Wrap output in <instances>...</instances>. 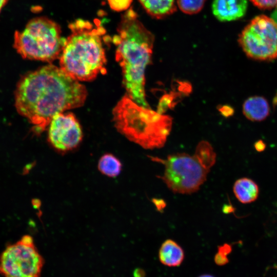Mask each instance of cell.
<instances>
[{
	"mask_svg": "<svg viewBox=\"0 0 277 277\" xmlns=\"http://www.w3.org/2000/svg\"><path fill=\"white\" fill-rule=\"evenodd\" d=\"M85 87L53 65L25 74L15 91L18 113L33 125L39 134L56 115L82 106L86 99Z\"/></svg>",
	"mask_w": 277,
	"mask_h": 277,
	"instance_id": "obj_1",
	"label": "cell"
},
{
	"mask_svg": "<svg viewBox=\"0 0 277 277\" xmlns=\"http://www.w3.org/2000/svg\"><path fill=\"white\" fill-rule=\"evenodd\" d=\"M81 19L70 24L71 33L60 56V68L77 81H90L102 71L106 63L101 36L105 29Z\"/></svg>",
	"mask_w": 277,
	"mask_h": 277,
	"instance_id": "obj_2",
	"label": "cell"
},
{
	"mask_svg": "<svg viewBox=\"0 0 277 277\" xmlns=\"http://www.w3.org/2000/svg\"><path fill=\"white\" fill-rule=\"evenodd\" d=\"M113 114L118 131L146 149L163 147L172 125L170 116L140 106L127 95L117 104Z\"/></svg>",
	"mask_w": 277,
	"mask_h": 277,
	"instance_id": "obj_3",
	"label": "cell"
},
{
	"mask_svg": "<svg viewBox=\"0 0 277 277\" xmlns=\"http://www.w3.org/2000/svg\"><path fill=\"white\" fill-rule=\"evenodd\" d=\"M152 161L164 166L161 179L172 192L190 194L197 191L207 180L208 174L216 162V153L211 145L200 142L195 153L170 154L166 159L148 155Z\"/></svg>",
	"mask_w": 277,
	"mask_h": 277,
	"instance_id": "obj_4",
	"label": "cell"
},
{
	"mask_svg": "<svg viewBox=\"0 0 277 277\" xmlns=\"http://www.w3.org/2000/svg\"><path fill=\"white\" fill-rule=\"evenodd\" d=\"M66 41L58 24L38 17L30 20L23 31L15 32L14 47L24 58L50 62L60 57Z\"/></svg>",
	"mask_w": 277,
	"mask_h": 277,
	"instance_id": "obj_5",
	"label": "cell"
},
{
	"mask_svg": "<svg viewBox=\"0 0 277 277\" xmlns=\"http://www.w3.org/2000/svg\"><path fill=\"white\" fill-rule=\"evenodd\" d=\"M238 43L252 60L271 61L277 58V22L266 15L253 18L240 34Z\"/></svg>",
	"mask_w": 277,
	"mask_h": 277,
	"instance_id": "obj_6",
	"label": "cell"
},
{
	"mask_svg": "<svg viewBox=\"0 0 277 277\" xmlns=\"http://www.w3.org/2000/svg\"><path fill=\"white\" fill-rule=\"evenodd\" d=\"M44 264L32 238L25 235L2 252L0 272L5 277H39Z\"/></svg>",
	"mask_w": 277,
	"mask_h": 277,
	"instance_id": "obj_7",
	"label": "cell"
},
{
	"mask_svg": "<svg viewBox=\"0 0 277 277\" xmlns=\"http://www.w3.org/2000/svg\"><path fill=\"white\" fill-rule=\"evenodd\" d=\"M48 141L60 152H65L76 148L82 141L80 125L71 113H61L49 125Z\"/></svg>",
	"mask_w": 277,
	"mask_h": 277,
	"instance_id": "obj_8",
	"label": "cell"
},
{
	"mask_svg": "<svg viewBox=\"0 0 277 277\" xmlns=\"http://www.w3.org/2000/svg\"><path fill=\"white\" fill-rule=\"evenodd\" d=\"M247 0H213V15L220 21L229 22L243 17L247 10Z\"/></svg>",
	"mask_w": 277,
	"mask_h": 277,
	"instance_id": "obj_9",
	"label": "cell"
},
{
	"mask_svg": "<svg viewBox=\"0 0 277 277\" xmlns=\"http://www.w3.org/2000/svg\"><path fill=\"white\" fill-rule=\"evenodd\" d=\"M270 106L268 101L262 96H251L243 103L242 111L244 115L252 122H261L269 115Z\"/></svg>",
	"mask_w": 277,
	"mask_h": 277,
	"instance_id": "obj_10",
	"label": "cell"
},
{
	"mask_svg": "<svg viewBox=\"0 0 277 277\" xmlns=\"http://www.w3.org/2000/svg\"><path fill=\"white\" fill-rule=\"evenodd\" d=\"M185 253L183 249L171 239L165 240L159 251L160 262L168 267L179 266L183 262Z\"/></svg>",
	"mask_w": 277,
	"mask_h": 277,
	"instance_id": "obj_11",
	"label": "cell"
},
{
	"mask_svg": "<svg viewBox=\"0 0 277 277\" xmlns=\"http://www.w3.org/2000/svg\"><path fill=\"white\" fill-rule=\"evenodd\" d=\"M233 191L236 198L243 204L253 202L258 199L259 194L258 185L247 177L237 180L234 183Z\"/></svg>",
	"mask_w": 277,
	"mask_h": 277,
	"instance_id": "obj_12",
	"label": "cell"
},
{
	"mask_svg": "<svg viewBox=\"0 0 277 277\" xmlns=\"http://www.w3.org/2000/svg\"><path fill=\"white\" fill-rule=\"evenodd\" d=\"M146 11L152 17L162 18L176 10L175 0H139Z\"/></svg>",
	"mask_w": 277,
	"mask_h": 277,
	"instance_id": "obj_13",
	"label": "cell"
},
{
	"mask_svg": "<svg viewBox=\"0 0 277 277\" xmlns=\"http://www.w3.org/2000/svg\"><path fill=\"white\" fill-rule=\"evenodd\" d=\"M97 168L103 175L110 177H115L121 172L122 164L114 155L106 153L99 159Z\"/></svg>",
	"mask_w": 277,
	"mask_h": 277,
	"instance_id": "obj_14",
	"label": "cell"
},
{
	"mask_svg": "<svg viewBox=\"0 0 277 277\" xmlns=\"http://www.w3.org/2000/svg\"><path fill=\"white\" fill-rule=\"evenodd\" d=\"M206 0H177L180 9L188 14L199 12L203 8Z\"/></svg>",
	"mask_w": 277,
	"mask_h": 277,
	"instance_id": "obj_15",
	"label": "cell"
},
{
	"mask_svg": "<svg viewBox=\"0 0 277 277\" xmlns=\"http://www.w3.org/2000/svg\"><path fill=\"white\" fill-rule=\"evenodd\" d=\"M177 94H179V93L176 92H171L170 93L164 95L159 101L157 112L163 114L168 109L174 107L177 102V98L180 97Z\"/></svg>",
	"mask_w": 277,
	"mask_h": 277,
	"instance_id": "obj_16",
	"label": "cell"
},
{
	"mask_svg": "<svg viewBox=\"0 0 277 277\" xmlns=\"http://www.w3.org/2000/svg\"><path fill=\"white\" fill-rule=\"evenodd\" d=\"M232 247L225 243L218 247L217 252L215 254L214 260L216 264L223 266L229 262L228 255L231 252Z\"/></svg>",
	"mask_w": 277,
	"mask_h": 277,
	"instance_id": "obj_17",
	"label": "cell"
},
{
	"mask_svg": "<svg viewBox=\"0 0 277 277\" xmlns=\"http://www.w3.org/2000/svg\"><path fill=\"white\" fill-rule=\"evenodd\" d=\"M110 7L117 11L127 10L132 0H108Z\"/></svg>",
	"mask_w": 277,
	"mask_h": 277,
	"instance_id": "obj_18",
	"label": "cell"
},
{
	"mask_svg": "<svg viewBox=\"0 0 277 277\" xmlns=\"http://www.w3.org/2000/svg\"><path fill=\"white\" fill-rule=\"evenodd\" d=\"M251 3L261 9H277V0H250Z\"/></svg>",
	"mask_w": 277,
	"mask_h": 277,
	"instance_id": "obj_19",
	"label": "cell"
},
{
	"mask_svg": "<svg viewBox=\"0 0 277 277\" xmlns=\"http://www.w3.org/2000/svg\"><path fill=\"white\" fill-rule=\"evenodd\" d=\"M219 111L225 117H228L233 115L234 112V109L229 105H223L220 106Z\"/></svg>",
	"mask_w": 277,
	"mask_h": 277,
	"instance_id": "obj_20",
	"label": "cell"
},
{
	"mask_svg": "<svg viewBox=\"0 0 277 277\" xmlns=\"http://www.w3.org/2000/svg\"><path fill=\"white\" fill-rule=\"evenodd\" d=\"M254 147L258 152H263L265 150L266 145L263 141L259 140L255 142Z\"/></svg>",
	"mask_w": 277,
	"mask_h": 277,
	"instance_id": "obj_21",
	"label": "cell"
},
{
	"mask_svg": "<svg viewBox=\"0 0 277 277\" xmlns=\"http://www.w3.org/2000/svg\"><path fill=\"white\" fill-rule=\"evenodd\" d=\"M145 271L141 268L136 269L133 272L134 277H145Z\"/></svg>",
	"mask_w": 277,
	"mask_h": 277,
	"instance_id": "obj_22",
	"label": "cell"
},
{
	"mask_svg": "<svg viewBox=\"0 0 277 277\" xmlns=\"http://www.w3.org/2000/svg\"><path fill=\"white\" fill-rule=\"evenodd\" d=\"M272 105L274 108L277 106V91L273 98Z\"/></svg>",
	"mask_w": 277,
	"mask_h": 277,
	"instance_id": "obj_23",
	"label": "cell"
},
{
	"mask_svg": "<svg viewBox=\"0 0 277 277\" xmlns=\"http://www.w3.org/2000/svg\"><path fill=\"white\" fill-rule=\"evenodd\" d=\"M8 0H0V12L2 8L7 3Z\"/></svg>",
	"mask_w": 277,
	"mask_h": 277,
	"instance_id": "obj_24",
	"label": "cell"
},
{
	"mask_svg": "<svg viewBox=\"0 0 277 277\" xmlns=\"http://www.w3.org/2000/svg\"><path fill=\"white\" fill-rule=\"evenodd\" d=\"M198 277H214V276L211 274H202L199 276Z\"/></svg>",
	"mask_w": 277,
	"mask_h": 277,
	"instance_id": "obj_25",
	"label": "cell"
},
{
	"mask_svg": "<svg viewBox=\"0 0 277 277\" xmlns=\"http://www.w3.org/2000/svg\"><path fill=\"white\" fill-rule=\"evenodd\" d=\"M276 268H277V266H276Z\"/></svg>",
	"mask_w": 277,
	"mask_h": 277,
	"instance_id": "obj_26",
	"label": "cell"
}]
</instances>
